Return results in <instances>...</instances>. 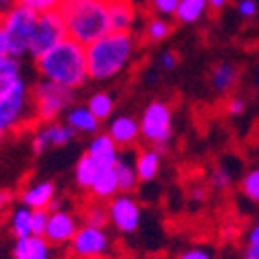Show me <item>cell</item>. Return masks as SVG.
I'll list each match as a JSON object with an SVG mask.
<instances>
[{
  "mask_svg": "<svg viewBox=\"0 0 259 259\" xmlns=\"http://www.w3.org/2000/svg\"><path fill=\"white\" fill-rule=\"evenodd\" d=\"M11 202H13V196L9 191H0V214H3L9 206H11Z\"/></svg>",
  "mask_w": 259,
  "mask_h": 259,
  "instance_id": "obj_42",
  "label": "cell"
},
{
  "mask_svg": "<svg viewBox=\"0 0 259 259\" xmlns=\"http://www.w3.org/2000/svg\"><path fill=\"white\" fill-rule=\"evenodd\" d=\"M72 253L78 259H103L111 253L113 241L105 233V229H95V226H80L78 233L74 235Z\"/></svg>",
  "mask_w": 259,
  "mask_h": 259,
  "instance_id": "obj_8",
  "label": "cell"
},
{
  "mask_svg": "<svg viewBox=\"0 0 259 259\" xmlns=\"http://www.w3.org/2000/svg\"><path fill=\"white\" fill-rule=\"evenodd\" d=\"M171 23L165 19V17H154L146 23V37L150 41H165L169 35H171Z\"/></svg>",
  "mask_w": 259,
  "mask_h": 259,
  "instance_id": "obj_28",
  "label": "cell"
},
{
  "mask_svg": "<svg viewBox=\"0 0 259 259\" xmlns=\"http://www.w3.org/2000/svg\"><path fill=\"white\" fill-rule=\"evenodd\" d=\"M35 66L41 78L62 84L66 89H78L89 80L87 68V48L66 37L58 46L35 58Z\"/></svg>",
  "mask_w": 259,
  "mask_h": 259,
  "instance_id": "obj_1",
  "label": "cell"
},
{
  "mask_svg": "<svg viewBox=\"0 0 259 259\" xmlns=\"http://www.w3.org/2000/svg\"><path fill=\"white\" fill-rule=\"evenodd\" d=\"M226 3H229V0H208V7L214 9V11H220V9L226 7Z\"/></svg>",
  "mask_w": 259,
  "mask_h": 259,
  "instance_id": "obj_44",
  "label": "cell"
},
{
  "mask_svg": "<svg viewBox=\"0 0 259 259\" xmlns=\"http://www.w3.org/2000/svg\"><path fill=\"white\" fill-rule=\"evenodd\" d=\"M31 218H33V210H29L27 206H19V208L13 210V214L9 218V229L17 239H25V237L33 235Z\"/></svg>",
  "mask_w": 259,
  "mask_h": 259,
  "instance_id": "obj_23",
  "label": "cell"
},
{
  "mask_svg": "<svg viewBox=\"0 0 259 259\" xmlns=\"http://www.w3.org/2000/svg\"><path fill=\"white\" fill-rule=\"evenodd\" d=\"M84 226H95V229H105L109 224V214H107V208L95 204V206H89L84 210Z\"/></svg>",
  "mask_w": 259,
  "mask_h": 259,
  "instance_id": "obj_30",
  "label": "cell"
},
{
  "mask_svg": "<svg viewBox=\"0 0 259 259\" xmlns=\"http://www.w3.org/2000/svg\"><path fill=\"white\" fill-rule=\"evenodd\" d=\"M177 259H214V253L206 247H191L181 255H177Z\"/></svg>",
  "mask_w": 259,
  "mask_h": 259,
  "instance_id": "obj_35",
  "label": "cell"
},
{
  "mask_svg": "<svg viewBox=\"0 0 259 259\" xmlns=\"http://www.w3.org/2000/svg\"><path fill=\"white\" fill-rule=\"evenodd\" d=\"M136 39L132 33H111L87 46V68L89 78L93 80H109L121 74L134 60Z\"/></svg>",
  "mask_w": 259,
  "mask_h": 259,
  "instance_id": "obj_2",
  "label": "cell"
},
{
  "mask_svg": "<svg viewBox=\"0 0 259 259\" xmlns=\"http://www.w3.org/2000/svg\"><path fill=\"white\" fill-rule=\"evenodd\" d=\"M31 95H33L37 117L44 119V121L56 119L62 111H66L74 101V91L72 89H66V87L56 84V82L46 80V78H41L33 87V93Z\"/></svg>",
  "mask_w": 259,
  "mask_h": 259,
  "instance_id": "obj_5",
  "label": "cell"
},
{
  "mask_svg": "<svg viewBox=\"0 0 259 259\" xmlns=\"http://www.w3.org/2000/svg\"><path fill=\"white\" fill-rule=\"evenodd\" d=\"M48 220H50V212L48 210H33V218H31V224H33V235H41L48 229Z\"/></svg>",
  "mask_w": 259,
  "mask_h": 259,
  "instance_id": "obj_33",
  "label": "cell"
},
{
  "mask_svg": "<svg viewBox=\"0 0 259 259\" xmlns=\"http://www.w3.org/2000/svg\"><path fill=\"white\" fill-rule=\"evenodd\" d=\"M17 80H21V62L19 58L11 56L0 64V99L9 95V91L17 84Z\"/></svg>",
  "mask_w": 259,
  "mask_h": 259,
  "instance_id": "obj_25",
  "label": "cell"
},
{
  "mask_svg": "<svg viewBox=\"0 0 259 259\" xmlns=\"http://www.w3.org/2000/svg\"><path fill=\"white\" fill-rule=\"evenodd\" d=\"M64 0H19V5L33 11L35 15H44V13H54L60 11Z\"/></svg>",
  "mask_w": 259,
  "mask_h": 259,
  "instance_id": "obj_31",
  "label": "cell"
},
{
  "mask_svg": "<svg viewBox=\"0 0 259 259\" xmlns=\"http://www.w3.org/2000/svg\"><path fill=\"white\" fill-rule=\"evenodd\" d=\"M37 17L33 11H29L21 5H17L11 13H7L0 19V25L5 29V35L9 39V50L13 58H21L25 54H29L31 48V39L35 33V25H37Z\"/></svg>",
  "mask_w": 259,
  "mask_h": 259,
  "instance_id": "obj_4",
  "label": "cell"
},
{
  "mask_svg": "<svg viewBox=\"0 0 259 259\" xmlns=\"http://www.w3.org/2000/svg\"><path fill=\"white\" fill-rule=\"evenodd\" d=\"M140 136H144L156 150L167 146L173 136V113L165 101H152L146 105L140 117Z\"/></svg>",
  "mask_w": 259,
  "mask_h": 259,
  "instance_id": "obj_6",
  "label": "cell"
},
{
  "mask_svg": "<svg viewBox=\"0 0 259 259\" xmlns=\"http://www.w3.org/2000/svg\"><path fill=\"white\" fill-rule=\"evenodd\" d=\"M127 259H138V257H127Z\"/></svg>",
  "mask_w": 259,
  "mask_h": 259,
  "instance_id": "obj_46",
  "label": "cell"
},
{
  "mask_svg": "<svg viewBox=\"0 0 259 259\" xmlns=\"http://www.w3.org/2000/svg\"><path fill=\"white\" fill-rule=\"evenodd\" d=\"M97 171H99V165H97L89 154H84V156H80V158H78V163H76L74 179H76V183H78L80 187L89 189V187L93 185V181H95Z\"/></svg>",
  "mask_w": 259,
  "mask_h": 259,
  "instance_id": "obj_27",
  "label": "cell"
},
{
  "mask_svg": "<svg viewBox=\"0 0 259 259\" xmlns=\"http://www.w3.org/2000/svg\"><path fill=\"white\" fill-rule=\"evenodd\" d=\"M87 107L91 109V113H93L97 119L103 121V119L111 117L115 103H113V97H111L109 93H95V95H91Z\"/></svg>",
  "mask_w": 259,
  "mask_h": 259,
  "instance_id": "obj_26",
  "label": "cell"
},
{
  "mask_svg": "<svg viewBox=\"0 0 259 259\" xmlns=\"http://www.w3.org/2000/svg\"><path fill=\"white\" fill-rule=\"evenodd\" d=\"M27 99H29V93L23 78L17 80V84L9 91V95L0 99V127L5 132L21 123V119L27 113Z\"/></svg>",
  "mask_w": 259,
  "mask_h": 259,
  "instance_id": "obj_10",
  "label": "cell"
},
{
  "mask_svg": "<svg viewBox=\"0 0 259 259\" xmlns=\"http://www.w3.org/2000/svg\"><path fill=\"white\" fill-rule=\"evenodd\" d=\"M66 25L60 15V11L54 13H44L37 17V25H35V33L31 39V48L29 54L33 58L44 56L48 50H52L54 46H58L62 39H66Z\"/></svg>",
  "mask_w": 259,
  "mask_h": 259,
  "instance_id": "obj_7",
  "label": "cell"
},
{
  "mask_svg": "<svg viewBox=\"0 0 259 259\" xmlns=\"http://www.w3.org/2000/svg\"><path fill=\"white\" fill-rule=\"evenodd\" d=\"M21 198H23V206H27L29 210H48V206L56 198V185L52 181L33 183L23 191Z\"/></svg>",
  "mask_w": 259,
  "mask_h": 259,
  "instance_id": "obj_18",
  "label": "cell"
},
{
  "mask_svg": "<svg viewBox=\"0 0 259 259\" xmlns=\"http://www.w3.org/2000/svg\"><path fill=\"white\" fill-rule=\"evenodd\" d=\"M237 80H239V70L231 62H218L216 66L212 68L210 82H212V89L218 95H229L235 89Z\"/></svg>",
  "mask_w": 259,
  "mask_h": 259,
  "instance_id": "obj_19",
  "label": "cell"
},
{
  "mask_svg": "<svg viewBox=\"0 0 259 259\" xmlns=\"http://www.w3.org/2000/svg\"><path fill=\"white\" fill-rule=\"evenodd\" d=\"M78 229L80 226H78L74 214H70L68 210H58V212H50L48 229H46L44 237L52 247L54 245H66V243H72Z\"/></svg>",
  "mask_w": 259,
  "mask_h": 259,
  "instance_id": "obj_11",
  "label": "cell"
},
{
  "mask_svg": "<svg viewBox=\"0 0 259 259\" xmlns=\"http://www.w3.org/2000/svg\"><path fill=\"white\" fill-rule=\"evenodd\" d=\"M245 259H259V245H247Z\"/></svg>",
  "mask_w": 259,
  "mask_h": 259,
  "instance_id": "obj_43",
  "label": "cell"
},
{
  "mask_svg": "<svg viewBox=\"0 0 259 259\" xmlns=\"http://www.w3.org/2000/svg\"><path fill=\"white\" fill-rule=\"evenodd\" d=\"M60 15L68 37L84 48L111 33L107 0H64Z\"/></svg>",
  "mask_w": 259,
  "mask_h": 259,
  "instance_id": "obj_3",
  "label": "cell"
},
{
  "mask_svg": "<svg viewBox=\"0 0 259 259\" xmlns=\"http://www.w3.org/2000/svg\"><path fill=\"white\" fill-rule=\"evenodd\" d=\"M87 154L95 160L99 167H115L117 158H119V146L111 140V136L105 134H95L93 140L89 142Z\"/></svg>",
  "mask_w": 259,
  "mask_h": 259,
  "instance_id": "obj_14",
  "label": "cell"
},
{
  "mask_svg": "<svg viewBox=\"0 0 259 259\" xmlns=\"http://www.w3.org/2000/svg\"><path fill=\"white\" fill-rule=\"evenodd\" d=\"M115 171H117V179H119V193H132L140 179L136 173V158L134 156H125L119 154L117 163H115Z\"/></svg>",
  "mask_w": 259,
  "mask_h": 259,
  "instance_id": "obj_21",
  "label": "cell"
},
{
  "mask_svg": "<svg viewBox=\"0 0 259 259\" xmlns=\"http://www.w3.org/2000/svg\"><path fill=\"white\" fill-rule=\"evenodd\" d=\"M7 58H11V50H9V39L5 35V29L0 25V64H3Z\"/></svg>",
  "mask_w": 259,
  "mask_h": 259,
  "instance_id": "obj_39",
  "label": "cell"
},
{
  "mask_svg": "<svg viewBox=\"0 0 259 259\" xmlns=\"http://www.w3.org/2000/svg\"><path fill=\"white\" fill-rule=\"evenodd\" d=\"M208 11V0H179L175 17L185 25L198 23Z\"/></svg>",
  "mask_w": 259,
  "mask_h": 259,
  "instance_id": "obj_24",
  "label": "cell"
},
{
  "mask_svg": "<svg viewBox=\"0 0 259 259\" xmlns=\"http://www.w3.org/2000/svg\"><path fill=\"white\" fill-rule=\"evenodd\" d=\"M109 7V23L111 31L117 33H130L136 21V11L130 0H107Z\"/></svg>",
  "mask_w": 259,
  "mask_h": 259,
  "instance_id": "obj_17",
  "label": "cell"
},
{
  "mask_svg": "<svg viewBox=\"0 0 259 259\" xmlns=\"http://www.w3.org/2000/svg\"><path fill=\"white\" fill-rule=\"evenodd\" d=\"M247 241H249V245H259V220L251 226V231L247 235Z\"/></svg>",
  "mask_w": 259,
  "mask_h": 259,
  "instance_id": "obj_41",
  "label": "cell"
},
{
  "mask_svg": "<svg viewBox=\"0 0 259 259\" xmlns=\"http://www.w3.org/2000/svg\"><path fill=\"white\" fill-rule=\"evenodd\" d=\"M66 123L74 130L76 134H99V119H97L91 109L84 105V107H72L68 113H66Z\"/></svg>",
  "mask_w": 259,
  "mask_h": 259,
  "instance_id": "obj_20",
  "label": "cell"
},
{
  "mask_svg": "<svg viewBox=\"0 0 259 259\" xmlns=\"http://www.w3.org/2000/svg\"><path fill=\"white\" fill-rule=\"evenodd\" d=\"M13 257L15 259H52V245L41 235L17 239L13 247Z\"/></svg>",
  "mask_w": 259,
  "mask_h": 259,
  "instance_id": "obj_15",
  "label": "cell"
},
{
  "mask_svg": "<svg viewBox=\"0 0 259 259\" xmlns=\"http://www.w3.org/2000/svg\"><path fill=\"white\" fill-rule=\"evenodd\" d=\"M107 214H109V222L123 235L136 233L140 226V218H142L140 204L130 193H119L113 200H109Z\"/></svg>",
  "mask_w": 259,
  "mask_h": 259,
  "instance_id": "obj_9",
  "label": "cell"
},
{
  "mask_svg": "<svg viewBox=\"0 0 259 259\" xmlns=\"http://www.w3.org/2000/svg\"><path fill=\"white\" fill-rule=\"evenodd\" d=\"M245 107H247V103H245V99H241V97H231V99L226 101V111H229L231 115L245 113Z\"/></svg>",
  "mask_w": 259,
  "mask_h": 259,
  "instance_id": "obj_37",
  "label": "cell"
},
{
  "mask_svg": "<svg viewBox=\"0 0 259 259\" xmlns=\"http://www.w3.org/2000/svg\"><path fill=\"white\" fill-rule=\"evenodd\" d=\"M95 200H113L115 196H119V179H117V171L115 167H99L95 175L93 185L89 187Z\"/></svg>",
  "mask_w": 259,
  "mask_h": 259,
  "instance_id": "obj_16",
  "label": "cell"
},
{
  "mask_svg": "<svg viewBox=\"0 0 259 259\" xmlns=\"http://www.w3.org/2000/svg\"><path fill=\"white\" fill-rule=\"evenodd\" d=\"M233 177H235V173H233V169L231 167H226V165H218L216 169H214V173H212V185L216 187V189H229L231 187V183H233Z\"/></svg>",
  "mask_w": 259,
  "mask_h": 259,
  "instance_id": "obj_32",
  "label": "cell"
},
{
  "mask_svg": "<svg viewBox=\"0 0 259 259\" xmlns=\"http://www.w3.org/2000/svg\"><path fill=\"white\" fill-rule=\"evenodd\" d=\"M241 193L253 204H259V167L251 169L241 179Z\"/></svg>",
  "mask_w": 259,
  "mask_h": 259,
  "instance_id": "obj_29",
  "label": "cell"
},
{
  "mask_svg": "<svg viewBox=\"0 0 259 259\" xmlns=\"http://www.w3.org/2000/svg\"><path fill=\"white\" fill-rule=\"evenodd\" d=\"M17 5H19V0H0V19H3L7 13H11Z\"/></svg>",
  "mask_w": 259,
  "mask_h": 259,
  "instance_id": "obj_40",
  "label": "cell"
},
{
  "mask_svg": "<svg viewBox=\"0 0 259 259\" xmlns=\"http://www.w3.org/2000/svg\"><path fill=\"white\" fill-rule=\"evenodd\" d=\"M243 259H245V257H243Z\"/></svg>",
  "mask_w": 259,
  "mask_h": 259,
  "instance_id": "obj_47",
  "label": "cell"
},
{
  "mask_svg": "<svg viewBox=\"0 0 259 259\" xmlns=\"http://www.w3.org/2000/svg\"><path fill=\"white\" fill-rule=\"evenodd\" d=\"M160 171V154L156 148H146L136 154V173L138 179L148 183L152 181Z\"/></svg>",
  "mask_w": 259,
  "mask_h": 259,
  "instance_id": "obj_22",
  "label": "cell"
},
{
  "mask_svg": "<svg viewBox=\"0 0 259 259\" xmlns=\"http://www.w3.org/2000/svg\"><path fill=\"white\" fill-rule=\"evenodd\" d=\"M107 134L119 148H130L140 138V121L132 115H117L111 119Z\"/></svg>",
  "mask_w": 259,
  "mask_h": 259,
  "instance_id": "obj_13",
  "label": "cell"
},
{
  "mask_svg": "<svg viewBox=\"0 0 259 259\" xmlns=\"http://www.w3.org/2000/svg\"><path fill=\"white\" fill-rule=\"evenodd\" d=\"M177 62H179V58H177V54L171 52V50L160 54V68H163V70H173V68H177Z\"/></svg>",
  "mask_w": 259,
  "mask_h": 259,
  "instance_id": "obj_38",
  "label": "cell"
},
{
  "mask_svg": "<svg viewBox=\"0 0 259 259\" xmlns=\"http://www.w3.org/2000/svg\"><path fill=\"white\" fill-rule=\"evenodd\" d=\"M237 11H239L241 17L251 19L257 13V3H255V0H239V3H237Z\"/></svg>",
  "mask_w": 259,
  "mask_h": 259,
  "instance_id": "obj_36",
  "label": "cell"
},
{
  "mask_svg": "<svg viewBox=\"0 0 259 259\" xmlns=\"http://www.w3.org/2000/svg\"><path fill=\"white\" fill-rule=\"evenodd\" d=\"M179 0H152V7L158 13V17H171L177 11Z\"/></svg>",
  "mask_w": 259,
  "mask_h": 259,
  "instance_id": "obj_34",
  "label": "cell"
},
{
  "mask_svg": "<svg viewBox=\"0 0 259 259\" xmlns=\"http://www.w3.org/2000/svg\"><path fill=\"white\" fill-rule=\"evenodd\" d=\"M3 134H5V130H3V127H0V138H3Z\"/></svg>",
  "mask_w": 259,
  "mask_h": 259,
  "instance_id": "obj_45",
  "label": "cell"
},
{
  "mask_svg": "<svg viewBox=\"0 0 259 259\" xmlns=\"http://www.w3.org/2000/svg\"><path fill=\"white\" fill-rule=\"evenodd\" d=\"M74 136H76V132L68 123H48L46 127L39 130V132H35L33 142L31 144H33V152L35 154H41L50 146L60 148V146L70 144L74 140Z\"/></svg>",
  "mask_w": 259,
  "mask_h": 259,
  "instance_id": "obj_12",
  "label": "cell"
}]
</instances>
